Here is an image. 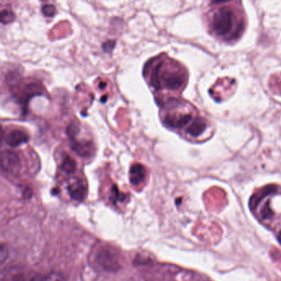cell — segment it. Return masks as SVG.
<instances>
[{
	"label": "cell",
	"instance_id": "7",
	"mask_svg": "<svg viewBox=\"0 0 281 281\" xmlns=\"http://www.w3.org/2000/svg\"><path fill=\"white\" fill-rule=\"evenodd\" d=\"M72 199L77 202H83L87 195V188L85 184L79 180L76 179L69 184L67 187Z\"/></svg>",
	"mask_w": 281,
	"mask_h": 281
},
{
	"label": "cell",
	"instance_id": "11",
	"mask_svg": "<svg viewBox=\"0 0 281 281\" xmlns=\"http://www.w3.org/2000/svg\"><path fill=\"white\" fill-rule=\"evenodd\" d=\"M206 129V124L204 121L202 119H198L193 123L188 129L187 133L191 135L193 137H197L203 132Z\"/></svg>",
	"mask_w": 281,
	"mask_h": 281
},
{
	"label": "cell",
	"instance_id": "1",
	"mask_svg": "<svg viewBox=\"0 0 281 281\" xmlns=\"http://www.w3.org/2000/svg\"><path fill=\"white\" fill-rule=\"evenodd\" d=\"M164 62H160L155 65L151 72V84L155 89H160L162 88L177 90L183 85L184 77L177 72L164 70Z\"/></svg>",
	"mask_w": 281,
	"mask_h": 281
},
{
	"label": "cell",
	"instance_id": "3",
	"mask_svg": "<svg viewBox=\"0 0 281 281\" xmlns=\"http://www.w3.org/2000/svg\"><path fill=\"white\" fill-rule=\"evenodd\" d=\"M233 26V14L228 7H222L215 12L213 16L212 27L219 35H228Z\"/></svg>",
	"mask_w": 281,
	"mask_h": 281
},
{
	"label": "cell",
	"instance_id": "15",
	"mask_svg": "<svg viewBox=\"0 0 281 281\" xmlns=\"http://www.w3.org/2000/svg\"><path fill=\"white\" fill-rule=\"evenodd\" d=\"M15 19V15L13 12L7 9H4L1 11V22L4 24L12 22Z\"/></svg>",
	"mask_w": 281,
	"mask_h": 281
},
{
	"label": "cell",
	"instance_id": "10",
	"mask_svg": "<svg viewBox=\"0 0 281 281\" xmlns=\"http://www.w3.org/2000/svg\"><path fill=\"white\" fill-rule=\"evenodd\" d=\"M191 119V115L190 114L178 115L177 117H167L165 119L167 125L174 128H181V127L188 124Z\"/></svg>",
	"mask_w": 281,
	"mask_h": 281
},
{
	"label": "cell",
	"instance_id": "19",
	"mask_svg": "<svg viewBox=\"0 0 281 281\" xmlns=\"http://www.w3.org/2000/svg\"><path fill=\"white\" fill-rule=\"evenodd\" d=\"M119 197H121V193H119V190H118L117 186L114 185L111 188V200L113 202H115L118 199H119Z\"/></svg>",
	"mask_w": 281,
	"mask_h": 281
},
{
	"label": "cell",
	"instance_id": "16",
	"mask_svg": "<svg viewBox=\"0 0 281 281\" xmlns=\"http://www.w3.org/2000/svg\"><path fill=\"white\" fill-rule=\"evenodd\" d=\"M42 12H43V15L51 18L56 14V9L54 5H46L42 9Z\"/></svg>",
	"mask_w": 281,
	"mask_h": 281
},
{
	"label": "cell",
	"instance_id": "2",
	"mask_svg": "<svg viewBox=\"0 0 281 281\" xmlns=\"http://www.w3.org/2000/svg\"><path fill=\"white\" fill-rule=\"evenodd\" d=\"M96 261L99 267L107 272H116L122 267L121 254L112 247L101 248L96 256Z\"/></svg>",
	"mask_w": 281,
	"mask_h": 281
},
{
	"label": "cell",
	"instance_id": "4",
	"mask_svg": "<svg viewBox=\"0 0 281 281\" xmlns=\"http://www.w3.org/2000/svg\"><path fill=\"white\" fill-rule=\"evenodd\" d=\"M1 168L3 172L9 175L18 177L21 172L20 157L13 151H3L1 153Z\"/></svg>",
	"mask_w": 281,
	"mask_h": 281
},
{
	"label": "cell",
	"instance_id": "18",
	"mask_svg": "<svg viewBox=\"0 0 281 281\" xmlns=\"http://www.w3.org/2000/svg\"><path fill=\"white\" fill-rule=\"evenodd\" d=\"M115 41H107V42L102 44V50H103V51L106 52V53H111V51L115 48Z\"/></svg>",
	"mask_w": 281,
	"mask_h": 281
},
{
	"label": "cell",
	"instance_id": "20",
	"mask_svg": "<svg viewBox=\"0 0 281 281\" xmlns=\"http://www.w3.org/2000/svg\"><path fill=\"white\" fill-rule=\"evenodd\" d=\"M23 195H24L25 198H30L32 195V192H31V189L29 188V187H26L24 190V192H23Z\"/></svg>",
	"mask_w": 281,
	"mask_h": 281
},
{
	"label": "cell",
	"instance_id": "9",
	"mask_svg": "<svg viewBox=\"0 0 281 281\" xmlns=\"http://www.w3.org/2000/svg\"><path fill=\"white\" fill-rule=\"evenodd\" d=\"M146 177V169L141 164H135L130 169V181L134 186L140 185Z\"/></svg>",
	"mask_w": 281,
	"mask_h": 281
},
{
	"label": "cell",
	"instance_id": "22",
	"mask_svg": "<svg viewBox=\"0 0 281 281\" xmlns=\"http://www.w3.org/2000/svg\"><path fill=\"white\" fill-rule=\"evenodd\" d=\"M107 100V96H103L102 98V102H106Z\"/></svg>",
	"mask_w": 281,
	"mask_h": 281
},
{
	"label": "cell",
	"instance_id": "5",
	"mask_svg": "<svg viewBox=\"0 0 281 281\" xmlns=\"http://www.w3.org/2000/svg\"><path fill=\"white\" fill-rule=\"evenodd\" d=\"M71 148L78 156L83 157H89L94 152V145L90 140H72Z\"/></svg>",
	"mask_w": 281,
	"mask_h": 281
},
{
	"label": "cell",
	"instance_id": "6",
	"mask_svg": "<svg viewBox=\"0 0 281 281\" xmlns=\"http://www.w3.org/2000/svg\"><path fill=\"white\" fill-rule=\"evenodd\" d=\"M29 140V135L24 131L20 130H14L9 132L5 137V143L10 147L20 146L22 144H26Z\"/></svg>",
	"mask_w": 281,
	"mask_h": 281
},
{
	"label": "cell",
	"instance_id": "21",
	"mask_svg": "<svg viewBox=\"0 0 281 281\" xmlns=\"http://www.w3.org/2000/svg\"><path fill=\"white\" fill-rule=\"evenodd\" d=\"M106 84L105 82H100L99 83V88L101 89H105V87H106Z\"/></svg>",
	"mask_w": 281,
	"mask_h": 281
},
{
	"label": "cell",
	"instance_id": "14",
	"mask_svg": "<svg viewBox=\"0 0 281 281\" xmlns=\"http://www.w3.org/2000/svg\"><path fill=\"white\" fill-rule=\"evenodd\" d=\"M79 132V125L76 122H73L67 128V135L70 140H75V137Z\"/></svg>",
	"mask_w": 281,
	"mask_h": 281
},
{
	"label": "cell",
	"instance_id": "13",
	"mask_svg": "<svg viewBox=\"0 0 281 281\" xmlns=\"http://www.w3.org/2000/svg\"><path fill=\"white\" fill-rule=\"evenodd\" d=\"M76 169H77V164L75 160L73 159L69 155H67L61 164V170L66 174H73L75 173Z\"/></svg>",
	"mask_w": 281,
	"mask_h": 281
},
{
	"label": "cell",
	"instance_id": "8",
	"mask_svg": "<svg viewBox=\"0 0 281 281\" xmlns=\"http://www.w3.org/2000/svg\"><path fill=\"white\" fill-rule=\"evenodd\" d=\"M43 87L36 83H31L26 86L21 97V103L23 107H27L29 101L35 96L43 95Z\"/></svg>",
	"mask_w": 281,
	"mask_h": 281
},
{
	"label": "cell",
	"instance_id": "12",
	"mask_svg": "<svg viewBox=\"0 0 281 281\" xmlns=\"http://www.w3.org/2000/svg\"><path fill=\"white\" fill-rule=\"evenodd\" d=\"M29 281H66L65 278L60 273H50L47 275L35 274Z\"/></svg>",
	"mask_w": 281,
	"mask_h": 281
},
{
	"label": "cell",
	"instance_id": "23",
	"mask_svg": "<svg viewBox=\"0 0 281 281\" xmlns=\"http://www.w3.org/2000/svg\"><path fill=\"white\" fill-rule=\"evenodd\" d=\"M278 239H279V243L281 244V232H279V235H278Z\"/></svg>",
	"mask_w": 281,
	"mask_h": 281
},
{
	"label": "cell",
	"instance_id": "17",
	"mask_svg": "<svg viewBox=\"0 0 281 281\" xmlns=\"http://www.w3.org/2000/svg\"><path fill=\"white\" fill-rule=\"evenodd\" d=\"M8 257H9V250H8L7 247L5 246V244H1V247H0V261H1L2 265L7 260Z\"/></svg>",
	"mask_w": 281,
	"mask_h": 281
}]
</instances>
